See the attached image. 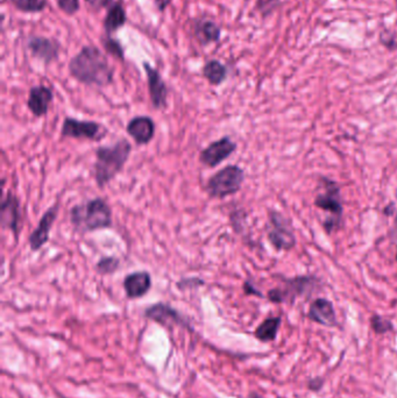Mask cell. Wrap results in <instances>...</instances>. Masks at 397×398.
<instances>
[{"mask_svg": "<svg viewBox=\"0 0 397 398\" xmlns=\"http://www.w3.org/2000/svg\"><path fill=\"white\" fill-rule=\"evenodd\" d=\"M370 326L376 334H385L394 331L393 323L389 319L374 314L370 318Z\"/></svg>", "mask_w": 397, "mask_h": 398, "instance_id": "cell-26", "label": "cell"}, {"mask_svg": "<svg viewBox=\"0 0 397 398\" xmlns=\"http://www.w3.org/2000/svg\"><path fill=\"white\" fill-rule=\"evenodd\" d=\"M106 8L108 11L103 21V27L105 34L112 35L126 25L128 14L121 0H108Z\"/></svg>", "mask_w": 397, "mask_h": 398, "instance_id": "cell-19", "label": "cell"}, {"mask_svg": "<svg viewBox=\"0 0 397 398\" xmlns=\"http://www.w3.org/2000/svg\"><path fill=\"white\" fill-rule=\"evenodd\" d=\"M280 5L281 0H258L255 4V10L263 16V18H267L273 14Z\"/></svg>", "mask_w": 397, "mask_h": 398, "instance_id": "cell-27", "label": "cell"}, {"mask_svg": "<svg viewBox=\"0 0 397 398\" xmlns=\"http://www.w3.org/2000/svg\"><path fill=\"white\" fill-rule=\"evenodd\" d=\"M131 152V143L126 139H120L113 145H101L97 148L93 174L99 188H105L121 172Z\"/></svg>", "mask_w": 397, "mask_h": 398, "instance_id": "cell-2", "label": "cell"}, {"mask_svg": "<svg viewBox=\"0 0 397 398\" xmlns=\"http://www.w3.org/2000/svg\"><path fill=\"white\" fill-rule=\"evenodd\" d=\"M10 3L23 13H40L46 10L48 0H10Z\"/></svg>", "mask_w": 397, "mask_h": 398, "instance_id": "cell-23", "label": "cell"}, {"mask_svg": "<svg viewBox=\"0 0 397 398\" xmlns=\"http://www.w3.org/2000/svg\"><path fill=\"white\" fill-rule=\"evenodd\" d=\"M126 130H128V135L138 145H147L154 138V120L149 117H146V115L134 117L128 121Z\"/></svg>", "mask_w": 397, "mask_h": 398, "instance_id": "cell-14", "label": "cell"}, {"mask_svg": "<svg viewBox=\"0 0 397 398\" xmlns=\"http://www.w3.org/2000/svg\"><path fill=\"white\" fill-rule=\"evenodd\" d=\"M56 4L63 13L69 16H75L81 8L80 0H56Z\"/></svg>", "mask_w": 397, "mask_h": 398, "instance_id": "cell-28", "label": "cell"}, {"mask_svg": "<svg viewBox=\"0 0 397 398\" xmlns=\"http://www.w3.org/2000/svg\"><path fill=\"white\" fill-rule=\"evenodd\" d=\"M235 150H237V143L232 141L230 137H224L217 141L211 142L205 150H202L200 161L202 165H206L208 168H215L221 162L228 160Z\"/></svg>", "mask_w": 397, "mask_h": 398, "instance_id": "cell-9", "label": "cell"}, {"mask_svg": "<svg viewBox=\"0 0 397 398\" xmlns=\"http://www.w3.org/2000/svg\"><path fill=\"white\" fill-rule=\"evenodd\" d=\"M123 289L128 298H141L152 288V276L148 272H134L128 274L123 280Z\"/></svg>", "mask_w": 397, "mask_h": 398, "instance_id": "cell-18", "label": "cell"}, {"mask_svg": "<svg viewBox=\"0 0 397 398\" xmlns=\"http://www.w3.org/2000/svg\"><path fill=\"white\" fill-rule=\"evenodd\" d=\"M106 133L108 130L101 124L88 120H78L70 117L64 119L61 128V134L66 138L85 139L93 141H99L105 138Z\"/></svg>", "mask_w": 397, "mask_h": 398, "instance_id": "cell-8", "label": "cell"}, {"mask_svg": "<svg viewBox=\"0 0 397 398\" xmlns=\"http://www.w3.org/2000/svg\"><path fill=\"white\" fill-rule=\"evenodd\" d=\"M267 235L270 244L278 250H290L296 245V237L289 220H287L278 211L269 212V226Z\"/></svg>", "mask_w": 397, "mask_h": 398, "instance_id": "cell-7", "label": "cell"}, {"mask_svg": "<svg viewBox=\"0 0 397 398\" xmlns=\"http://www.w3.org/2000/svg\"><path fill=\"white\" fill-rule=\"evenodd\" d=\"M396 261H397V253H396Z\"/></svg>", "mask_w": 397, "mask_h": 398, "instance_id": "cell-37", "label": "cell"}, {"mask_svg": "<svg viewBox=\"0 0 397 398\" xmlns=\"http://www.w3.org/2000/svg\"><path fill=\"white\" fill-rule=\"evenodd\" d=\"M323 384H324V379H320V377L311 379L308 383L309 390L320 391L322 387H323Z\"/></svg>", "mask_w": 397, "mask_h": 398, "instance_id": "cell-32", "label": "cell"}, {"mask_svg": "<svg viewBox=\"0 0 397 398\" xmlns=\"http://www.w3.org/2000/svg\"><path fill=\"white\" fill-rule=\"evenodd\" d=\"M145 316L148 319H152L163 326H188L181 314L165 303H156L154 305L148 307L145 311Z\"/></svg>", "mask_w": 397, "mask_h": 398, "instance_id": "cell-17", "label": "cell"}, {"mask_svg": "<svg viewBox=\"0 0 397 398\" xmlns=\"http://www.w3.org/2000/svg\"><path fill=\"white\" fill-rule=\"evenodd\" d=\"M1 227L11 231L14 237H18L20 233V224H21V211L20 202L16 196L11 191L8 192L1 203Z\"/></svg>", "mask_w": 397, "mask_h": 398, "instance_id": "cell-13", "label": "cell"}, {"mask_svg": "<svg viewBox=\"0 0 397 398\" xmlns=\"http://www.w3.org/2000/svg\"><path fill=\"white\" fill-rule=\"evenodd\" d=\"M281 317H270L267 318L266 320H263L258 329H255L254 336L256 339H258L263 342H270L274 341L278 337V329L281 326Z\"/></svg>", "mask_w": 397, "mask_h": 398, "instance_id": "cell-22", "label": "cell"}, {"mask_svg": "<svg viewBox=\"0 0 397 398\" xmlns=\"http://www.w3.org/2000/svg\"><path fill=\"white\" fill-rule=\"evenodd\" d=\"M323 191H320L315 199V205L320 210L328 212V217L323 226L328 234L333 233L339 229L343 219V202L340 195L339 185L335 180L328 178L320 180Z\"/></svg>", "mask_w": 397, "mask_h": 398, "instance_id": "cell-4", "label": "cell"}, {"mask_svg": "<svg viewBox=\"0 0 397 398\" xmlns=\"http://www.w3.org/2000/svg\"><path fill=\"white\" fill-rule=\"evenodd\" d=\"M154 1L155 6L158 8V12H165L166 8L171 4L173 0H153Z\"/></svg>", "mask_w": 397, "mask_h": 398, "instance_id": "cell-33", "label": "cell"}, {"mask_svg": "<svg viewBox=\"0 0 397 398\" xmlns=\"http://www.w3.org/2000/svg\"><path fill=\"white\" fill-rule=\"evenodd\" d=\"M70 222L73 230L85 234L112 226V211L103 198L90 199L70 210Z\"/></svg>", "mask_w": 397, "mask_h": 398, "instance_id": "cell-3", "label": "cell"}, {"mask_svg": "<svg viewBox=\"0 0 397 398\" xmlns=\"http://www.w3.org/2000/svg\"><path fill=\"white\" fill-rule=\"evenodd\" d=\"M243 180L245 172L243 169L238 165H228L210 177L206 184V192L213 198H226L239 191Z\"/></svg>", "mask_w": 397, "mask_h": 398, "instance_id": "cell-5", "label": "cell"}, {"mask_svg": "<svg viewBox=\"0 0 397 398\" xmlns=\"http://www.w3.org/2000/svg\"><path fill=\"white\" fill-rule=\"evenodd\" d=\"M101 45L108 55L117 58L118 61H125V50H123V45L120 43L119 40L112 38L111 35L105 34L101 38Z\"/></svg>", "mask_w": 397, "mask_h": 398, "instance_id": "cell-24", "label": "cell"}, {"mask_svg": "<svg viewBox=\"0 0 397 398\" xmlns=\"http://www.w3.org/2000/svg\"><path fill=\"white\" fill-rule=\"evenodd\" d=\"M143 70L146 73L148 91H149L152 105L156 110L166 108L167 100H168V88H167L166 82L163 81L161 73L158 69L153 68L148 62H143Z\"/></svg>", "mask_w": 397, "mask_h": 398, "instance_id": "cell-11", "label": "cell"}, {"mask_svg": "<svg viewBox=\"0 0 397 398\" xmlns=\"http://www.w3.org/2000/svg\"><path fill=\"white\" fill-rule=\"evenodd\" d=\"M58 204H55L53 207H49L43 213L38 226L28 237V244H29L32 252H38L43 248V246L46 245L47 242H49V235H51L55 220L58 218Z\"/></svg>", "mask_w": 397, "mask_h": 398, "instance_id": "cell-12", "label": "cell"}, {"mask_svg": "<svg viewBox=\"0 0 397 398\" xmlns=\"http://www.w3.org/2000/svg\"><path fill=\"white\" fill-rule=\"evenodd\" d=\"M308 317L313 323L326 327H335L338 324L335 307L326 298L315 299L309 309Z\"/></svg>", "mask_w": 397, "mask_h": 398, "instance_id": "cell-16", "label": "cell"}, {"mask_svg": "<svg viewBox=\"0 0 397 398\" xmlns=\"http://www.w3.org/2000/svg\"><path fill=\"white\" fill-rule=\"evenodd\" d=\"M318 283L320 282L313 276H296L293 279L285 280V287L269 290L268 299L278 304L287 302L293 304L298 297L311 294Z\"/></svg>", "mask_w": 397, "mask_h": 398, "instance_id": "cell-6", "label": "cell"}, {"mask_svg": "<svg viewBox=\"0 0 397 398\" xmlns=\"http://www.w3.org/2000/svg\"><path fill=\"white\" fill-rule=\"evenodd\" d=\"M204 285V281L198 279V277H190V279H183L178 283V287L181 290L189 289V288H198Z\"/></svg>", "mask_w": 397, "mask_h": 398, "instance_id": "cell-30", "label": "cell"}, {"mask_svg": "<svg viewBox=\"0 0 397 398\" xmlns=\"http://www.w3.org/2000/svg\"><path fill=\"white\" fill-rule=\"evenodd\" d=\"M203 76L213 86H219L228 78V68L218 60H210L203 67Z\"/></svg>", "mask_w": 397, "mask_h": 398, "instance_id": "cell-21", "label": "cell"}, {"mask_svg": "<svg viewBox=\"0 0 397 398\" xmlns=\"http://www.w3.org/2000/svg\"><path fill=\"white\" fill-rule=\"evenodd\" d=\"M54 100V93L51 89L45 85H36L29 90L27 108L36 118H41L49 111L51 102Z\"/></svg>", "mask_w": 397, "mask_h": 398, "instance_id": "cell-15", "label": "cell"}, {"mask_svg": "<svg viewBox=\"0 0 397 398\" xmlns=\"http://www.w3.org/2000/svg\"><path fill=\"white\" fill-rule=\"evenodd\" d=\"M68 70L73 78L88 86L104 88L112 84L115 69L104 53L96 46H84L70 60Z\"/></svg>", "mask_w": 397, "mask_h": 398, "instance_id": "cell-1", "label": "cell"}, {"mask_svg": "<svg viewBox=\"0 0 397 398\" xmlns=\"http://www.w3.org/2000/svg\"><path fill=\"white\" fill-rule=\"evenodd\" d=\"M248 398H263V397H261L260 395L255 394V393H252V394L250 395V396H248Z\"/></svg>", "mask_w": 397, "mask_h": 398, "instance_id": "cell-35", "label": "cell"}, {"mask_svg": "<svg viewBox=\"0 0 397 398\" xmlns=\"http://www.w3.org/2000/svg\"><path fill=\"white\" fill-rule=\"evenodd\" d=\"M380 43L389 50H395L397 48L396 32L383 31L380 34Z\"/></svg>", "mask_w": 397, "mask_h": 398, "instance_id": "cell-29", "label": "cell"}, {"mask_svg": "<svg viewBox=\"0 0 397 398\" xmlns=\"http://www.w3.org/2000/svg\"><path fill=\"white\" fill-rule=\"evenodd\" d=\"M243 290H245V294H246V295H254L258 296V297H263V294H261V292H260V291H258V289H256V288L250 282V281H246V282L243 283Z\"/></svg>", "mask_w": 397, "mask_h": 398, "instance_id": "cell-31", "label": "cell"}, {"mask_svg": "<svg viewBox=\"0 0 397 398\" xmlns=\"http://www.w3.org/2000/svg\"><path fill=\"white\" fill-rule=\"evenodd\" d=\"M27 48L32 56L43 62L45 65H51L60 56L61 45L56 38H45V36H31L28 38Z\"/></svg>", "mask_w": 397, "mask_h": 398, "instance_id": "cell-10", "label": "cell"}, {"mask_svg": "<svg viewBox=\"0 0 397 398\" xmlns=\"http://www.w3.org/2000/svg\"><path fill=\"white\" fill-rule=\"evenodd\" d=\"M278 398H281V397H278Z\"/></svg>", "mask_w": 397, "mask_h": 398, "instance_id": "cell-38", "label": "cell"}, {"mask_svg": "<svg viewBox=\"0 0 397 398\" xmlns=\"http://www.w3.org/2000/svg\"><path fill=\"white\" fill-rule=\"evenodd\" d=\"M394 235L397 237V215L396 219H395V227H394Z\"/></svg>", "mask_w": 397, "mask_h": 398, "instance_id": "cell-36", "label": "cell"}, {"mask_svg": "<svg viewBox=\"0 0 397 398\" xmlns=\"http://www.w3.org/2000/svg\"><path fill=\"white\" fill-rule=\"evenodd\" d=\"M193 34L197 43L202 47H206L211 43H218L221 36V28L217 25L216 21L208 18H198L195 20Z\"/></svg>", "mask_w": 397, "mask_h": 398, "instance_id": "cell-20", "label": "cell"}, {"mask_svg": "<svg viewBox=\"0 0 397 398\" xmlns=\"http://www.w3.org/2000/svg\"><path fill=\"white\" fill-rule=\"evenodd\" d=\"M120 260L118 257H104L96 264V272H99L101 275H111L119 269Z\"/></svg>", "mask_w": 397, "mask_h": 398, "instance_id": "cell-25", "label": "cell"}, {"mask_svg": "<svg viewBox=\"0 0 397 398\" xmlns=\"http://www.w3.org/2000/svg\"><path fill=\"white\" fill-rule=\"evenodd\" d=\"M90 6L93 8H98V6H106L108 3V0H85Z\"/></svg>", "mask_w": 397, "mask_h": 398, "instance_id": "cell-34", "label": "cell"}]
</instances>
